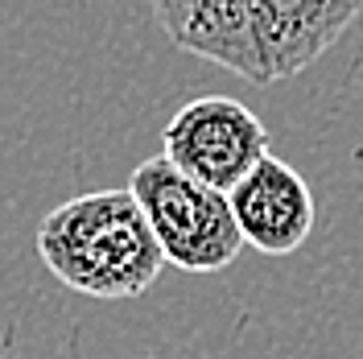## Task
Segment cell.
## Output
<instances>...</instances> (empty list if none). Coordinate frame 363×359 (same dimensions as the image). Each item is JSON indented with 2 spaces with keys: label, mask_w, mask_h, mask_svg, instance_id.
I'll list each match as a JSON object with an SVG mask.
<instances>
[{
  "label": "cell",
  "mask_w": 363,
  "mask_h": 359,
  "mask_svg": "<svg viewBox=\"0 0 363 359\" xmlns=\"http://www.w3.org/2000/svg\"><path fill=\"white\" fill-rule=\"evenodd\" d=\"M45 269L83 297H136L165 269L153 227L133 190H95L54 206L38 227Z\"/></svg>",
  "instance_id": "cell-1"
},
{
  "label": "cell",
  "mask_w": 363,
  "mask_h": 359,
  "mask_svg": "<svg viewBox=\"0 0 363 359\" xmlns=\"http://www.w3.org/2000/svg\"><path fill=\"white\" fill-rule=\"evenodd\" d=\"M128 190L157 236L165 265L182 272H223L240 256L244 236L223 190L186 178L165 158L140 161Z\"/></svg>",
  "instance_id": "cell-2"
},
{
  "label": "cell",
  "mask_w": 363,
  "mask_h": 359,
  "mask_svg": "<svg viewBox=\"0 0 363 359\" xmlns=\"http://www.w3.org/2000/svg\"><path fill=\"white\" fill-rule=\"evenodd\" d=\"M161 158L186 178L211 190H231L260 158H269V128L264 120L231 95L190 99L165 124Z\"/></svg>",
  "instance_id": "cell-3"
},
{
  "label": "cell",
  "mask_w": 363,
  "mask_h": 359,
  "mask_svg": "<svg viewBox=\"0 0 363 359\" xmlns=\"http://www.w3.org/2000/svg\"><path fill=\"white\" fill-rule=\"evenodd\" d=\"M149 9L178 50L248 79L252 87L272 83L260 0H149Z\"/></svg>",
  "instance_id": "cell-4"
},
{
  "label": "cell",
  "mask_w": 363,
  "mask_h": 359,
  "mask_svg": "<svg viewBox=\"0 0 363 359\" xmlns=\"http://www.w3.org/2000/svg\"><path fill=\"white\" fill-rule=\"evenodd\" d=\"M231 215L244 244L264 256H289L314 231V194L289 161L260 158L244 178L227 190Z\"/></svg>",
  "instance_id": "cell-5"
},
{
  "label": "cell",
  "mask_w": 363,
  "mask_h": 359,
  "mask_svg": "<svg viewBox=\"0 0 363 359\" xmlns=\"http://www.w3.org/2000/svg\"><path fill=\"white\" fill-rule=\"evenodd\" d=\"M269 74L294 79L339 42L363 13V0H260Z\"/></svg>",
  "instance_id": "cell-6"
}]
</instances>
